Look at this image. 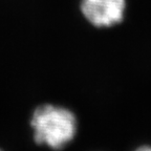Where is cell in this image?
Instances as JSON below:
<instances>
[{
  "label": "cell",
  "mask_w": 151,
  "mask_h": 151,
  "mask_svg": "<svg viewBox=\"0 0 151 151\" xmlns=\"http://www.w3.org/2000/svg\"><path fill=\"white\" fill-rule=\"evenodd\" d=\"M0 151H2V150H0Z\"/></svg>",
  "instance_id": "277c9868"
},
{
  "label": "cell",
  "mask_w": 151,
  "mask_h": 151,
  "mask_svg": "<svg viewBox=\"0 0 151 151\" xmlns=\"http://www.w3.org/2000/svg\"><path fill=\"white\" fill-rule=\"evenodd\" d=\"M125 0H83L81 11L92 25L109 27L124 18Z\"/></svg>",
  "instance_id": "7a4b0ae2"
},
{
  "label": "cell",
  "mask_w": 151,
  "mask_h": 151,
  "mask_svg": "<svg viewBox=\"0 0 151 151\" xmlns=\"http://www.w3.org/2000/svg\"><path fill=\"white\" fill-rule=\"evenodd\" d=\"M134 151H151V147L150 146H142L139 148L135 149Z\"/></svg>",
  "instance_id": "3957f363"
},
{
  "label": "cell",
  "mask_w": 151,
  "mask_h": 151,
  "mask_svg": "<svg viewBox=\"0 0 151 151\" xmlns=\"http://www.w3.org/2000/svg\"><path fill=\"white\" fill-rule=\"evenodd\" d=\"M31 126L37 144L60 150L76 137L77 118L65 107L44 104L35 109Z\"/></svg>",
  "instance_id": "6da1fadb"
}]
</instances>
